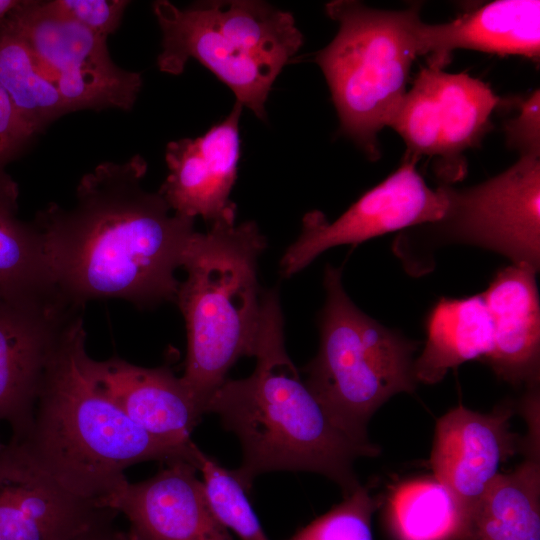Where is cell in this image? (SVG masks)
<instances>
[{
	"label": "cell",
	"mask_w": 540,
	"mask_h": 540,
	"mask_svg": "<svg viewBox=\"0 0 540 540\" xmlns=\"http://www.w3.org/2000/svg\"><path fill=\"white\" fill-rule=\"evenodd\" d=\"M147 162L135 155L103 162L84 174L75 204L52 203L37 212L47 268L58 295L82 308L91 300L119 298L139 308L175 302V272L196 230L143 187Z\"/></svg>",
	"instance_id": "6da1fadb"
},
{
	"label": "cell",
	"mask_w": 540,
	"mask_h": 540,
	"mask_svg": "<svg viewBox=\"0 0 540 540\" xmlns=\"http://www.w3.org/2000/svg\"><path fill=\"white\" fill-rule=\"evenodd\" d=\"M89 357L76 311L60 333L29 424L0 446V473L38 476L101 507L134 464L186 461L196 468L198 446L160 439L134 423L96 383Z\"/></svg>",
	"instance_id": "7a4b0ae2"
},
{
	"label": "cell",
	"mask_w": 540,
	"mask_h": 540,
	"mask_svg": "<svg viewBox=\"0 0 540 540\" xmlns=\"http://www.w3.org/2000/svg\"><path fill=\"white\" fill-rule=\"evenodd\" d=\"M253 356V373L227 378L206 406L239 439L242 462L233 473L240 484L248 492L264 473L306 471L334 481L344 496L352 493L360 485L355 461L377 456L379 447L344 433L301 379L286 352L276 288L262 292Z\"/></svg>",
	"instance_id": "3957f363"
},
{
	"label": "cell",
	"mask_w": 540,
	"mask_h": 540,
	"mask_svg": "<svg viewBox=\"0 0 540 540\" xmlns=\"http://www.w3.org/2000/svg\"><path fill=\"white\" fill-rule=\"evenodd\" d=\"M235 217L229 214L207 232H195L175 301L187 331L181 379L203 414L237 360L253 356L259 329L257 265L267 242L255 222L236 225Z\"/></svg>",
	"instance_id": "277c9868"
},
{
	"label": "cell",
	"mask_w": 540,
	"mask_h": 540,
	"mask_svg": "<svg viewBox=\"0 0 540 540\" xmlns=\"http://www.w3.org/2000/svg\"><path fill=\"white\" fill-rule=\"evenodd\" d=\"M152 9L162 32L160 71L179 75L195 59L266 121L272 85L303 43L289 12L256 0L200 1L187 8L157 0Z\"/></svg>",
	"instance_id": "5b68a950"
},
{
	"label": "cell",
	"mask_w": 540,
	"mask_h": 540,
	"mask_svg": "<svg viewBox=\"0 0 540 540\" xmlns=\"http://www.w3.org/2000/svg\"><path fill=\"white\" fill-rule=\"evenodd\" d=\"M317 355L305 383L334 423L351 439L372 445L367 427L391 397L416 389L418 343L361 311L347 295L341 269L327 265Z\"/></svg>",
	"instance_id": "8992f818"
},
{
	"label": "cell",
	"mask_w": 540,
	"mask_h": 540,
	"mask_svg": "<svg viewBox=\"0 0 540 540\" xmlns=\"http://www.w3.org/2000/svg\"><path fill=\"white\" fill-rule=\"evenodd\" d=\"M325 9L339 29L314 61L328 83L342 132L375 160L378 134L404 97L419 56V9L379 10L353 0L331 1Z\"/></svg>",
	"instance_id": "52a82bcc"
},
{
	"label": "cell",
	"mask_w": 540,
	"mask_h": 540,
	"mask_svg": "<svg viewBox=\"0 0 540 540\" xmlns=\"http://www.w3.org/2000/svg\"><path fill=\"white\" fill-rule=\"evenodd\" d=\"M7 22L25 39L69 113L132 109L142 76L113 62L107 38L55 12L47 1L20 0Z\"/></svg>",
	"instance_id": "ba28073f"
},
{
	"label": "cell",
	"mask_w": 540,
	"mask_h": 540,
	"mask_svg": "<svg viewBox=\"0 0 540 540\" xmlns=\"http://www.w3.org/2000/svg\"><path fill=\"white\" fill-rule=\"evenodd\" d=\"M448 207L440 226L446 241L479 246L538 271L540 156L524 155L510 168L471 188L445 186Z\"/></svg>",
	"instance_id": "9c48e42d"
},
{
	"label": "cell",
	"mask_w": 540,
	"mask_h": 540,
	"mask_svg": "<svg viewBox=\"0 0 540 540\" xmlns=\"http://www.w3.org/2000/svg\"><path fill=\"white\" fill-rule=\"evenodd\" d=\"M416 161L406 156L401 166L333 222L319 211L307 213L299 237L281 258L280 274L293 276L332 247L442 220L448 207L446 187L430 188L416 170Z\"/></svg>",
	"instance_id": "30bf717a"
},
{
	"label": "cell",
	"mask_w": 540,
	"mask_h": 540,
	"mask_svg": "<svg viewBox=\"0 0 540 540\" xmlns=\"http://www.w3.org/2000/svg\"><path fill=\"white\" fill-rule=\"evenodd\" d=\"M79 309L59 296L0 301V421L12 436L29 424L60 333Z\"/></svg>",
	"instance_id": "8fae6325"
},
{
	"label": "cell",
	"mask_w": 540,
	"mask_h": 540,
	"mask_svg": "<svg viewBox=\"0 0 540 540\" xmlns=\"http://www.w3.org/2000/svg\"><path fill=\"white\" fill-rule=\"evenodd\" d=\"M196 472L186 461L166 464L144 481L127 480L100 506L127 517L132 540H234L213 513Z\"/></svg>",
	"instance_id": "7c38bea8"
},
{
	"label": "cell",
	"mask_w": 540,
	"mask_h": 540,
	"mask_svg": "<svg viewBox=\"0 0 540 540\" xmlns=\"http://www.w3.org/2000/svg\"><path fill=\"white\" fill-rule=\"evenodd\" d=\"M242 109L236 101L227 117L202 136L167 144L169 173L158 191L174 213L200 216L210 225L236 213L230 194L238 174Z\"/></svg>",
	"instance_id": "4fadbf2b"
},
{
	"label": "cell",
	"mask_w": 540,
	"mask_h": 540,
	"mask_svg": "<svg viewBox=\"0 0 540 540\" xmlns=\"http://www.w3.org/2000/svg\"><path fill=\"white\" fill-rule=\"evenodd\" d=\"M512 407L480 413L457 406L437 422L430 464L433 476L457 498L468 517L517 450ZM523 446V445H522Z\"/></svg>",
	"instance_id": "5bb4252c"
},
{
	"label": "cell",
	"mask_w": 540,
	"mask_h": 540,
	"mask_svg": "<svg viewBox=\"0 0 540 540\" xmlns=\"http://www.w3.org/2000/svg\"><path fill=\"white\" fill-rule=\"evenodd\" d=\"M90 374L139 427L160 439L192 442L191 433L204 415L181 377L166 366L146 368L119 357H89Z\"/></svg>",
	"instance_id": "9a60e30c"
},
{
	"label": "cell",
	"mask_w": 540,
	"mask_h": 540,
	"mask_svg": "<svg viewBox=\"0 0 540 540\" xmlns=\"http://www.w3.org/2000/svg\"><path fill=\"white\" fill-rule=\"evenodd\" d=\"M535 270L510 265L481 294L493 325V351L486 361L495 374L531 389L539 382L540 305Z\"/></svg>",
	"instance_id": "2e32d148"
},
{
	"label": "cell",
	"mask_w": 540,
	"mask_h": 540,
	"mask_svg": "<svg viewBox=\"0 0 540 540\" xmlns=\"http://www.w3.org/2000/svg\"><path fill=\"white\" fill-rule=\"evenodd\" d=\"M419 55L444 65L454 49L538 58L540 1L497 0L441 24L418 20L415 27Z\"/></svg>",
	"instance_id": "e0dca14e"
},
{
	"label": "cell",
	"mask_w": 540,
	"mask_h": 540,
	"mask_svg": "<svg viewBox=\"0 0 540 540\" xmlns=\"http://www.w3.org/2000/svg\"><path fill=\"white\" fill-rule=\"evenodd\" d=\"M116 514L38 476L0 473V540H73Z\"/></svg>",
	"instance_id": "ac0fdd59"
},
{
	"label": "cell",
	"mask_w": 540,
	"mask_h": 540,
	"mask_svg": "<svg viewBox=\"0 0 540 540\" xmlns=\"http://www.w3.org/2000/svg\"><path fill=\"white\" fill-rule=\"evenodd\" d=\"M426 342L415 359L418 383L434 384L460 364L487 361L493 351V325L482 294L441 298L425 323Z\"/></svg>",
	"instance_id": "d6986e66"
},
{
	"label": "cell",
	"mask_w": 540,
	"mask_h": 540,
	"mask_svg": "<svg viewBox=\"0 0 540 540\" xmlns=\"http://www.w3.org/2000/svg\"><path fill=\"white\" fill-rule=\"evenodd\" d=\"M526 457L500 473L472 511L462 540H540L539 437L528 436Z\"/></svg>",
	"instance_id": "ffe728a7"
},
{
	"label": "cell",
	"mask_w": 540,
	"mask_h": 540,
	"mask_svg": "<svg viewBox=\"0 0 540 540\" xmlns=\"http://www.w3.org/2000/svg\"><path fill=\"white\" fill-rule=\"evenodd\" d=\"M468 521L457 498L434 476L399 483L386 503L393 540H462Z\"/></svg>",
	"instance_id": "44dd1931"
},
{
	"label": "cell",
	"mask_w": 540,
	"mask_h": 540,
	"mask_svg": "<svg viewBox=\"0 0 540 540\" xmlns=\"http://www.w3.org/2000/svg\"><path fill=\"white\" fill-rule=\"evenodd\" d=\"M0 85L34 135L69 113L57 87L7 19L0 25Z\"/></svg>",
	"instance_id": "7402d4cb"
},
{
	"label": "cell",
	"mask_w": 540,
	"mask_h": 540,
	"mask_svg": "<svg viewBox=\"0 0 540 540\" xmlns=\"http://www.w3.org/2000/svg\"><path fill=\"white\" fill-rule=\"evenodd\" d=\"M436 90L441 127L439 157L456 161L464 151L478 145L488 131L500 98L480 79L442 68L437 70Z\"/></svg>",
	"instance_id": "603a6c76"
},
{
	"label": "cell",
	"mask_w": 540,
	"mask_h": 540,
	"mask_svg": "<svg viewBox=\"0 0 540 540\" xmlns=\"http://www.w3.org/2000/svg\"><path fill=\"white\" fill-rule=\"evenodd\" d=\"M58 295L33 222L0 208V301H20ZM59 296V295H58Z\"/></svg>",
	"instance_id": "cb8c5ba5"
},
{
	"label": "cell",
	"mask_w": 540,
	"mask_h": 540,
	"mask_svg": "<svg viewBox=\"0 0 540 540\" xmlns=\"http://www.w3.org/2000/svg\"><path fill=\"white\" fill-rule=\"evenodd\" d=\"M439 68H442L440 63L431 61L420 71L388 123L406 143L408 155L417 159L440 154L441 127L436 90Z\"/></svg>",
	"instance_id": "d4e9b609"
},
{
	"label": "cell",
	"mask_w": 540,
	"mask_h": 540,
	"mask_svg": "<svg viewBox=\"0 0 540 540\" xmlns=\"http://www.w3.org/2000/svg\"><path fill=\"white\" fill-rule=\"evenodd\" d=\"M196 469L202 474V483L208 503L228 530L240 540H269L233 470H228L214 458L198 452Z\"/></svg>",
	"instance_id": "484cf974"
},
{
	"label": "cell",
	"mask_w": 540,
	"mask_h": 540,
	"mask_svg": "<svg viewBox=\"0 0 540 540\" xmlns=\"http://www.w3.org/2000/svg\"><path fill=\"white\" fill-rule=\"evenodd\" d=\"M379 503L361 484L324 515L288 540H373L372 516Z\"/></svg>",
	"instance_id": "4316f807"
},
{
	"label": "cell",
	"mask_w": 540,
	"mask_h": 540,
	"mask_svg": "<svg viewBox=\"0 0 540 540\" xmlns=\"http://www.w3.org/2000/svg\"><path fill=\"white\" fill-rule=\"evenodd\" d=\"M35 136L16 112L0 85V208L17 212L18 187L5 172L12 161Z\"/></svg>",
	"instance_id": "83f0119b"
},
{
	"label": "cell",
	"mask_w": 540,
	"mask_h": 540,
	"mask_svg": "<svg viewBox=\"0 0 540 540\" xmlns=\"http://www.w3.org/2000/svg\"><path fill=\"white\" fill-rule=\"evenodd\" d=\"M55 12L107 38L120 26L130 1L126 0H51Z\"/></svg>",
	"instance_id": "f1b7e54d"
},
{
	"label": "cell",
	"mask_w": 540,
	"mask_h": 540,
	"mask_svg": "<svg viewBox=\"0 0 540 540\" xmlns=\"http://www.w3.org/2000/svg\"><path fill=\"white\" fill-rule=\"evenodd\" d=\"M540 93L537 89L520 105L519 114L505 125L507 141L521 156H540Z\"/></svg>",
	"instance_id": "f546056e"
},
{
	"label": "cell",
	"mask_w": 540,
	"mask_h": 540,
	"mask_svg": "<svg viewBox=\"0 0 540 540\" xmlns=\"http://www.w3.org/2000/svg\"><path fill=\"white\" fill-rule=\"evenodd\" d=\"M112 520L96 525L73 540H131L128 533H123L113 527Z\"/></svg>",
	"instance_id": "4dcf8cb0"
},
{
	"label": "cell",
	"mask_w": 540,
	"mask_h": 540,
	"mask_svg": "<svg viewBox=\"0 0 540 540\" xmlns=\"http://www.w3.org/2000/svg\"><path fill=\"white\" fill-rule=\"evenodd\" d=\"M19 2L20 0H0V25L3 24Z\"/></svg>",
	"instance_id": "1f68e13d"
},
{
	"label": "cell",
	"mask_w": 540,
	"mask_h": 540,
	"mask_svg": "<svg viewBox=\"0 0 540 540\" xmlns=\"http://www.w3.org/2000/svg\"><path fill=\"white\" fill-rule=\"evenodd\" d=\"M131 539V538H130ZM132 540V539H131Z\"/></svg>",
	"instance_id": "d6a6232c"
}]
</instances>
